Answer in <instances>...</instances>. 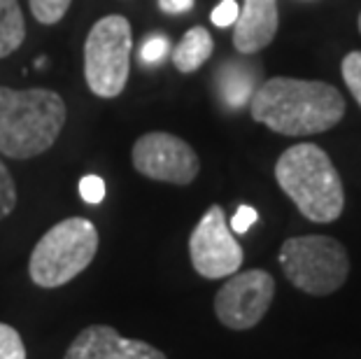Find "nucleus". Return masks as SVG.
Listing matches in <instances>:
<instances>
[{
    "label": "nucleus",
    "mask_w": 361,
    "mask_h": 359,
    "mask_svg": "<svg viewBox=\"0 0 361 359\" xmlns=\"http://www.w3.org/2000/svg\"><path fill=\"white\" fill-rule=\"evenodd\" d=\"M26 24L17 0H0V59L10 56L24 42Z\"/></svg>",
    "instance_id": "obj_14"
},
{
    "label": "nucleus",
    "mask_w": 361,
    "mask_h": 359,
    "mask_svg": "<svg viewBox=\"0 0 361 359\" xmlns=\"http://www.w3.org/2000/svg\"><path fill=\"white\" fill-rule=\"evenodd\" d=\"M257 219H259V212L252 208V205H240V208L235 210V215L231 219V224H228V229H231L233 233H247Z\"/></svg>",
    "instance_id": "obj_22"
},
{
    "label": "nucleus",
    "mask_w": 361,
    "mask_h": 359,
    "mask_svg": "<svg viewBox=\"0 0 361 359\" xmlns=\"http://www.w3.org/2000/svg\"><path fill=\"white\" fill-rule=\"evenodd\" d=\"M278 26V0H245L235 19L233 47L240 54H257L273 42Z\"/></svg>",
    "instance_id": "obj_11"
},
{
    "label": "nucleus",
    "mask_w": 361,
    "mask_h": 359,
    "mask_svg": "<svg viewBox=\"0 0 361 359\" xmlns=\"http://www.w3.org/2000/svg\"><path fill=\"white\" fill-rule=\"evenodd\" d=\"M17 205V187L7 166L0 162V219H5Z\"/></svg>",
    "instance_id": "obj_18"
},
{
    "label": "nucleus",
    "mask_w": 361,
    "mask_h": 359,
    "mask_svg": "<svg viewBox=\"0 0 361 359\" xmlns=\"http://www.w3.org/2000/svg\"><path fill=\"white\" fill-rule=\"evenodd\" d=\"M130 71V24L121 14L96 21L84 42V78L101 98L124 91Z\"/></svg>",
    "instance_id": "obj_6"
},
{
    "label": "nucleus",
    "mask_w": 361,
    "mask_h": 359,
    "mask_svg": "<svg viewBox=\"0 0 361 359\" xmlns=\"http://www.w3.org/2000/svg\"><path fill=\"white\" fill-rule=\"evenodd\" d=\"M66 114L56 91L0 87V154L33 159L47 152L66 124Z\"/></svg>",
    "instance_id": "obj_2"
},
{
    "label": "nucleus",
    "mask_w": 361,
    "mask_h": 359,
    "mask_svg": "<svg viewBox=\"0 0 361 359\" xmlns=\"http://www.w3.org/2000/svg\"><path fill=\"white\" fill-rule=\"evenodd\" d=\"M63 359H166V355L145 341L124 339L107 324H94L75 336Z\"/></svg>",
    "instance_id": "obj_10"
},
{
    "label": "nucleus",
    "mask_w": 361,
    "mask_h": 359,
    "mask_svg": "<svg viewBox=\"0 0 361 359\" xmlns=\"http://www.w3.org/2000/svg\"><path fill=\"white\" fill-rule=\"evenodd\" d=\"M80 196L89 205L103 203V198H105V182H103V178H98V175H84V178L80 180Z\"/></svg>",
    "instance_id": "obj_20"
},
{
    "label": "nucleus",
    "mask_w": 361,
    "mask_h": 359,
    "mask_svg": "<svg viewBox=\"0 0 361 359\" xmlns=\"http://www.w3.org/2000/svg\"><path fill=\"white\" fill-rule=\"evenodd\" d=\"M255 73L247 66L240 63H226L224 68H219V94L224 98V103L228 108H243L252 101L255 96Z\"/></svg>",
    "instance_id": "obj_12"
},
{
    "label": "nucleus",
    "mask_w": 361,
    "mask_h": 359,
    "mask_svg": "<svg viewBox=\"0 0 361 359\" xmlns=\"http://www.w3.org/2000/svg\"><path fill=\"white\" fill-rule=\"evenodd\" d=\"M168 54H171V42H168V37H164V35H152L149 40H145L142 49H140L142 63H149V66L161 63Z\"/></svg>",
    "instance_id": "obj_19"
},
{
    "label": "nucleus",
    "mask_w": 361,
    "mask_h": 359,
    "mask_svg": "<svg viewBox=\"0 0 361 359\" xmlns=\"http://www.w3.org/2000/svg\"><path fill=\"white\" fill-rule=\"evenodd\" d=\"M238 12H240V7H238L235 0H221V3L212 10V24L219 26V28H226V26H233L235 19H238Z\"/></svg>",
    "instance_id": "obj_21"
},
{
    "label": "nucleus",
    "mask_w": 361,
    "mask_h": 359,
    "mask_svg": "<svg viewBox=\"0 0 361 359\" xmlns=\"http://www.w3.org/2000/svg\"><path fill=\"white\" fill-rule=\"evenodd\" d=\"M280 266L296 289L310 296H329L348 280L350 255L331 236H296L282 243Z\"/></svg>",
    "instance_id": "obj_5"
},
{
    "label": "nucleus",
    "mask_w": 361,
    "mask_h": 359,
    "mask_svg": "<svg viewBox=\"0 0 361 359\" xmlns=\"http://www.w3.org/2000/svg\"><path fill=\"white\" fill-rule=\"evenodd\" d=\"M343 80L348 84V89L352 91L355 101L361 105V51H350L348 56L343 59Z\"/></svg>",
    "instance_id": "obj_17"
},
{
    "label": "nucleus",
    "mask_w": 361,
    "mask_h": 359,
    "mask_svg": "<svg viewBox=\"0 0 361 359\" xmlns=\"http://www.w3.org/2000/svg\"><path fill=\"white\" fill-rule=\"evenodd\" d=\"M275 296V280L268 271L233 273L214 296V315L226 329L247 331L268 312Z\"/></svg>",
    "instance_id": "obj_7"
},
{
    "label": "nucleus",
    "mask_w": 361,
    "mask_h": 359,
    "mask_svg": "<svg viewBox=\"0 0 361 359\" xmlns=\"http://www.w3.org/2000/svg\"><path fill=\"white\" fill-rule=\"evenodd\" d=\"M214 42L210 33L205 28L196 26L184 33V37L180 40V44L173 51V63L180 73H194L198 71L207 59L212 56Z\"/></svg>",
    "instance_id": "obj_13"
},
{
    "label": "nucleus",
    "mask_w": 361,
    "mask_h": 359,
    "mask_svg": "<svg viewBox=\"0 0 361 359\" xmlns=\"http://www.w3.org/2000/svg\"><path fill=\"white\" fill-rule=\"evenodd\" d=\"M359 30H361V14H359Z\"/></svg>",
    "instance_id": "obj_24"
},
{
    "label": "nucleus",
    "mask_w": 361,
    "mask_h": 359,
    "mask_svg": "<svg viewBox=\"0 0 361 359\" xmlns=\"http://www.w3.org/2000/svg\"><path fill=\"white\" fill-rule=\"evenodd\" d=\"M252 117L282 135H312L334 128L345 114L341 91L326 82L273 78L255 91Z\"/></svg>",
    "instance_id": "obj_1"
},
{
    "label": "nucleus",
    "mask_w": 361,
    "mask_h": 359,
    "mask_svg": "<svg viewBox=\"0 0 361 359\" xmlns=\"http://www.w3.org/2000/svg\"><path fill=\"white\" fill-rule=\"evenodd\" d=\"M133 166L145 178L171 185H191L201 171V162L191 145L164 131L142 135L133 145Z\"/></svg>",
    "instance_id": "obj_9"
},
{
    "label": "nucleus",
    "mask_w": 361,
    "mask_h": 359,
    "mask_svg": "<svg viewBox=\"0 0 361 359\" xmlns=\"http://www.w3.org/2000/svg\"><path fill=\"white\" fill-rule=\"evenodd\" d=\"M0 359H26V346L14 327L0 322Z\"/></svg>",
    "instance_id": "obj_16"
},
{
    "label": "nucleus",
    "mask_w": 361,
    "mask_h": 359,
    "mask_svg": "<svg viewBox=\"0 0 361 359\" xmlns=\"http://www.w3.org/2000/svg\"><path fill=\"white\" fill-rule=\"evenodd\" d=\"M189 255L196 273L207 280L228 278L240 271L243 248L233 238L219 205H212L196 224L189 238Z\"/></svg>",
    "instance_id": "obj_8"
},
{
    "label": "nucleus",
    "mask_w": 361,
    "mask_h": 359,
    "mask_svg": "<svg viewBox=\"0 0 361 359\" xmlns=\"http://www.w3.org/2000/svg\"><path fill=\"white\" fill-rule=\"evenodd\" d=\"M275 180L310 221L329 224L343 215L345 192L341 175L317 145L301 142L284 150L275 164Z\"/></svg>",
    "instance_id": "obj_3"
},
{
    "label": "nucleus",
    "mask_w": 361,
    "mask_h": 359,
    "mask_svg": "<svg viewBox=\"0 0 361 359\" xmlns=\"http://www.w3.org/2000/svg\"><path fill=\"white\" fill-rule=\"evenodd\" d=\"M96 252V226L84 217H68L37 241L28 262V276L37 287H63L94 262Z\"/></svg>",
    "instance_id": "obj_4"
},
{
    "label": "nucleus",
    "mask_w": 361,
    "mask_h": 359,
    "mask_svg": "<svg viewBox=\"0 0 361 359\" xmlns=\"http://www.w3.org/2000/svg\"><path fill=\"white\" fill-rule=\"evenodd\" d=\"M30 12L40 24H56L66 17L71 0H28Z\"/></svg>",
    "instance_id": "obj_15"
},
{
    "label": "nucleus",
    "mask_w": 361,
    "mask_h": 359,
    "mask_svg": "<svg viewBox=\"0 0 361 359\" xmlns=\"http://www.w3.org/2000/svg\"><path fill=\"white\" fill-rule=\"evenodd\" d=\"M159 7L166 14H184L194 7V0H159Z\"/></svg>",
    "instance_id": "obj_23"
}]
</instances>
